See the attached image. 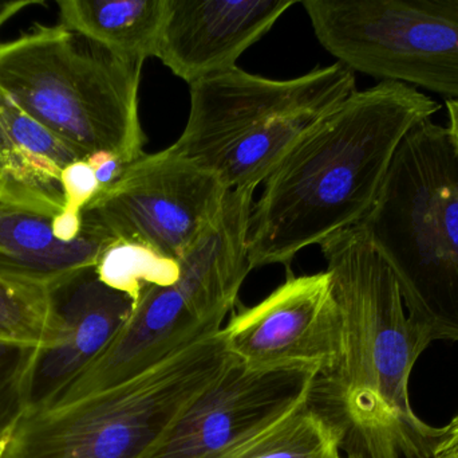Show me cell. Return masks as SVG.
<instances>
[{
	"instance_id": "obj_26",
	"label": "cell",
	"mask_w": 458,
	"mask_h": 458,
	"mask_svg": "<svg viewBox=\"0 0 458 458\" xmlns=\"http://www.w3.org/2000/svg\"><path fill=\"white\" fill-rule=\"evenodd\" d=\"M45 4L43 0H18V2H0V27L10 21L16 13L31 5Z\"/></svg>"
},
{
	"instance_id": "obj_3",
	"label": "cell",
	"mask_w": 458,
	"mask_h": 458,
	"mask_svg": "<svg viewBox=\"0 0 458 458\" xmlns=\"http://www.w3.org/2000/svg\"><path fill=\"white\" fill-rule=\"evenodd\" d=\"M363 226L409 317L432 341L458 343V163L432 118L403 139Z\"/></svg>"
},
{
	"instance_id": "obj_14",
	"label": "cell",
	"mask_w": 458,
	"mask_h": 458,
	"mask_svg": "<svg viewBox=\"0 0 458 458\" xmlns=\"http://www.w3.org/2000/svg\"><path fill=\"white\" fill-rule=\"evenodd\" d=\"M82 160L72 147L0 93V203L58 217L62 172Z\"/></svg>"
},
{
	"instance_id": "obj_22",
	"label": "cell",
	"mask_w": 458,
	"mask_h": 458,
	"mask_svg": "<svg viewBox=\"0 0 458 458\" xmlns=\"http://www.w3.org/2000/svg\"><path fill=\"white\" fill-rule=\"evenodd\" d=\"M86 160L93 167L101 191L112 187L120 179L126 166L118 156L110 152L94 153Z\"/></svg>"
},
{
	"instance_id": "obj_1",
	"label": "cell",
	"mask_w": 458,
	"mask_h": 458,
	"mask_svg": "<svg viewBox=\"0 0 458 458\" xmlns=\"http://www.w3.org/2000/svg\"><path fill=\"white\" fill-rule=\"evenodd\" d=\"M341 309L344 350L335 367L318 374L306 406L354 458H433L445 428L430 427L411 405L409 382L433 343L409 317L389 265L362 225L319 245Z\"/></svg>"
},
{
	"instance_id": "obj_10",
	"label": "cell",
	"mask_w": 458,
	"mask_h": 458,
	"mask_svg": "<svg viewBox=\"0 0 458 458\" xmlns=\"http://www.w3.org/2000/svg\"><path fill=\"white\" fill-rule=\"evenodd\" d=\"M319 370L229 360L145 458H231L304 408Z\"/></svg>"
},
{
	"instance_id": "obj_7",
	"label": "cell",
	"mask_w": 458,
	"mask_h": 458,
	"mask_svg": "<svg viewBox=\"0 0 458 458\" xmlns=\"http://www.w3.org/2000/svg\"><path fill=\"white\" fill-rule=\"evenodd\" d=\"M219 333L136 378L26 417L4 458L147 457L232 359Z\"/></svg>"
},
{
	"instance_id": "obj_4",
	"label": "cell",
	"mask_w": 458,
	"mask_h": 458,
	"mask_svg": "<svg viewBox=\"0 0 458 458\" xmlns=\"http://www.w3.org/2000/svg\"><path fill=\"white\" fill-rule=\"evenodd\" d=\"M144 61L121 58L64 29L42 26L0 43V93L82 159L144 155L139 115Z\"/></svg>"
},
{
	"instance_id": "obj_17",
	"label": "cell",
	"mask_w": 458,
	"mask_h": 458,
	"mask_svg": "<svg viewBox=\"0 0 458 458\" xmlns=\"http://www.w3.org/2000/svg\"><path fill=\"white\" fill-rule=\"evenodd\" d=\"M62 339L64 328L51 311L47 290L0 277V341L51 349Z\"/></svg>"
},
{
	"instance_id": "obj_16",
	"label": "cell",
	"mask_w": 458,
	"mask_h": 458,
	"mask_svg": "<svg viewBox=\"0 0 458 458\" xmlns=\"http://www.w3.org/2000/svg\"><path fill=\"white\" fill-rule=\"evenodd\" d=\"M61 26L121 58L157 56L169 0H59Z\"/></svg>"
},
{
	"instance_id": "obj_23",
	"label": "cell",
	"mask_w": 458,
	"mask_h": 458,
	"mask_svg": "<svg viewBox=\"0 0 458 458\" xmlns=\"http://www.w3.org/2000/svg\"><path fill=\"white\" fill-rule=\"evenodd\" d=\"M53 230L56 238L70 242L77 238L82 231V214L77 215L64 212L54 218Z\"/></svg>"
},
{
	"instance_id": "obj_25",
	"label": "cell",
	"mask_w": 458,
	"mask_h": 458,
	"mask_svg": "<svg viewBox=\"0 0 458 458\" xmlns=\"http://www.w3.org/2000/svg\"><path fill=\"white\" fill-rule=\"evenodd\" d=\"M421 7L444 16L458 21V0H417Z\"/></svg>"
},
{
	"instance_id": "obj_13",
	"label": "cell",
	"mask_w": 458,
	"mask_h": 458,
	"mask_svg": "<svg viewBox=\"0 0 458 458\" xmlns=\"http://www.w3.org/2000/svg\"><path fill=\"white\" fill-rule=\"evenodd\" d=\"M296 0H169L157 58L188 85L234 69Z\"/></svg>"
},
{
	"instance_id": "obj_19",
	"label": "cell",
	"mask_w": 458,
	"mask_h": 458,
	"mask_svg": "<svg viewBox=\"0 0 458 458\" xmlns=\"http://www.w3.org/2000/svg\"><path fill=\"white\" fill-rule=\"evenodd\" d=\"M339 454L338 433L304 406L231 458H335Z\"/></svg>"
},
{
	"instance_id": "obj_5",
	"label": "cell",
	"mask_w": 458,
	"mask_h": 458,
	"mask_svg": "<svg viewBox=\"0 0 458 458\" xmlns=\"http://www.w3.org/2000/svg\"><path fill=\"white\" fill-rule=\"evenodd\" d=\"M253 193L250 187L229 191L214 225L180 258L179 281L145 288L109 346L47 409L136 378L222 330L252 271L248 234Z\"/></svg>"
},
{
	"instance_id": "obj_9",
	"label": "cell",
	"mask_w": 458,
	"mask_h": 458,
	"mask_svg": "<svg viewBox=\"0 0 458 458\" xmlns=\"http://www.w3.org/2000/svg\"><path fill=\"white\" fill-rule=\"evenodd\" d=\"M229 191L208 169L172 152L144 153L83 209L112 238L179 261L219 217Z\"/></svg>"
},
{
	"instance_id": "obj_18",
	"label": "cell",
	"mask_w": 458,
	"mask_h": 458,
	"mask_svg": "<svg viewBox=\"0 0 458 458\" xmlns=\"http://www.w3.org/2000/svg\"><path fill=\"white\" fill-rule=\"evenodd\" d=\"M99 280L139 303L142 290L150 285L171 287L180 279V264L147 245L117 239L102 252L96 265Z\"/></svg>"
},
{
	"instance_id": "obj_15",
	"label": "cell",
	"mask_w": 458,
	"mask_h": 458,
	"mask_svg": "<svg viewBox=\"0 0 458 458\" xmlns=\"http://www.w3.org/2000/svg\"><path fill=\"white\" fill-rule=\"evenodd\" d=\"M55 217L0 203V277L16 284L48 288L88 266L117 239L82 218V231L70 242L56 238Z\"/></svg>"
},
{
	"instance_id": "obj_20",
	"label": "cell",
	"mask_w": 458,
	"mask_h": 458,
	"mask_svg": "<svg viewBox=\"0 0 458 458\" xmlns=\"http://www.w3.org/2000/svg\"><path fill=\"white\" fill-rule=\"evenodd\" d=\"M40 349L0 341V458L29 414V386Z\"/></svg>"
},
{
	"instance_id": "obj_21",
	"label": "cell",
	"mask_w": 458,
	"mask_h": 458,
	"mask_svg": "<svg viewBox=\"0 0 458 458\" xmlns=\"http://www.w3.org/2000/svg\"><path fill=\"white\" fill-rule=\"evenodd\" d=\"M62 187L66 198V210L72 214H82L83 209L98 195L99 188L93 167L86 159L74 161L62 172Z\"/></svg>"
},
{
	"instance_id": "obj_6",
	"label": "cell",
	"mask_w": 458,
	"mask_h": 458,
	"mask_svg": "<svg viewBox=\"0 0 458 458\" xmlns=\"http://www.w3.org/2000/svg\"><path fill=\"white\" fill-rule=\"evenodd\" d=\"M190 89L187 125L168 148L231 191L263 183L315 123L357 91V80L341 62L291 80L234 67Z\"/></svg>"
},
{
	"instance_id": "obj_27",
	"label": "cell",
	"mask_w": 458,
	"mask_h": 458,
	"mask_svg": "<svg viewBox=\"0 0 458 458\" xmlns=\"http://www.w3.org/2000/svg\"><path fill=\"white\" fill-rule=\"evenodd\" d=\"M446 112H448V128L451 134L452 144L456 153L458 163V99H445Z\"/></svg>"
},
{
	"instance_id": "obj_11",
	"label": "cell",
	"mask_w": 458,
	"mask_h": 458,
	"mask_svg": "<svg viewBox=\"0 0 458 458\" xmlns=\"http://www.w3.org/2000/svg\"><path fill=\"white\" fill-rule=\"evenodd\" d=\"M220 338L234 359L252 368L335 367L344 350L341 309L327 272L287 279L264 300L232 315Z\"/></svg>"
},
{
	"instance_id": "obj_12",
	"label": "cell",
	"mask_w": 458,
	"mask_h": 458,
	"mask_svg": "<svg viewBox=\"0 0 458 458\" xmlns=\"http://www.w3.org/2000/svg\"><path fill=\"white\" fill-rule=\"evenodd\" d=\"M46 290L51 311L64 328V339L38 352L27 417L47 409L109 346L134 309L128 295L99 280L96 266L80 269Z\"/></svg>"
},
{
	"instance_id": "obj_28",
	"label": "cell",
	"mask_w": 458,
	"mask_h": 458,
	"mask_svg": "<svg viewBox=\"0 0 458 458\" xmlns=\"http://www.w3.org/2000/svg\"><path fill=\"white\" fill-rule=\"evenodd\" d=\"M335 458H354V457L342 456V454H339L338 456H336Z\"/></svg>"
},
{
	"instance_id": "obj_8",
	"label": "cell",
	"mask_w": 458,
	"mask_h": 458,
	"mask_svg": "<svg viewBox=\"0 0 458 458\" xmlns=\"http://www.w3.org/2000/svg\"><path fill=\"white\" fill-rule=\"evenodd\" d=\"M315 37L352 72L458 99V21L417 0H304Z\"/></svg>"
},
{
	"instance_id": "obj_24",
	"label": "cell",
	"mask_w": 458,
	"mask_h": 458,
	"mask_svg": "<svg viewBox=\"0 0 458 458\" xmlns=\"http://www.w3.org/2000/svg\"><path fill=\"white\" fill-rule=\"evenodd\" d=\"M444 428L445 435L433 458H458V414Z\"/></svg>"
},
{
	"instance_id": "obj_2",
	"label": "cell",
	"mask_w": 458,
	"mask_h": 458,
	"mask_svg": "<svg viewBox=\"0 0 458 458\" xmlns=\"http://www.w3.org/2000/svg\"><path fill=\"white\" fill-rule=\"evenodd\" d=\"M440 109L420 89L387 80L323 116L263 182L250 212V268H290L301 250L360 225L401 143Z\"/></svg>"
}]
</instances>
